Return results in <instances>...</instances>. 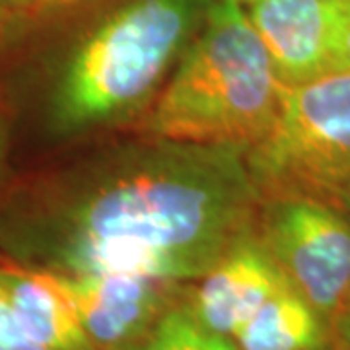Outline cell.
Segmentation results:
<instances>
[{
    "label": "cell",
    "instance_id": "obj_1",
    "mask_svg": "<svg viewBox=\"0 0 350 350\" xmlns=\"http://www.w3.org/2000/svg\"><path fill=\"white\" fill-rule=\"evenodd\" d=\"M255 191L239 148L170 142L92 187L2 216L0 250L45 273L200 280L247 236Z\"/></svg>",
    "mask_w": 350,
    "mask_h": 350
},
{
    "label": "cell",
    "instance_id": "obj_2",
    "mask_svg": "<svg viewBox=\"0 0 350 350\" xmlns=\"http://www.w3.org/2000/svg\"><path fill=\"white\" fill-rule=\"evenodd\" d=\"M284 84L243 0H211L199 38L152 109V137L197 146H253L275 125Z\"/></svg>",
    "mask_w": 350,
    "mask_h": 350
},
{
    "label": "cell",
    "instance_id": "obj_3",
    "mask_svg": "<svg viewBox=\"0 0 350 350\" xmlns=\"http://www.w3.org/2000/svg\"><path fill=\"white\" fill-rule=\"evenodd\" d=\"M211 0H131L88 36L53 92L59 129L105 121L137 105L187 43Z\"/></svg>",
    "mask_w": 350,
    "mask_h": 350
},
{
    "label": "cell",
    "instance_id": "obj_4",
    "mask_svg": "<svg viewBox=\"0 0 350 350\" xmlns=\"http://www.w3.org/2000/svg\"><path fill=\"white\" fill-rule=\"evenodd\" d=\"M255 187L331 200L350 185V70L284 86L273 129L251 146Z\"/></svg>",
    "mask_w": 350,
    "mask_h": 350
},
{
    "label": "cell",
    "instance_id": "obj_5",
    "mask_svg": "<svg viewBox=\"0 0 350 350\" xmlns=\"http://www.w3.org/2000/svg\"><path fill=\"white\" fill-rule=\"evenodd\" d=\"M261 243L288 282L331 321L350 301V216L312 195L273 197Z\"/></svg>",
    "mask_w": 350,
    "mask_h": 350
},
{
    "label": "cell",
    "instance_id": "obj_6",
    "mask_svg": "<svg viewBox=\"0 0 350 350\" xmlns=\"http://www.w3.org/2000/svg\"><path fill=\"white\" fill-rule=\"evenodd\" d=\"M98 350H133L175 306L177 282L129 273H45Z\"/></svg>",
    "mask_w": 350,
    "mask_h": 350
},
{
    "label": "cell",
    "instance_id": "obj_7",
    "mask_svg": "<svg viewBox=\"0 0 350 350\" xmlns=\"http://www.w3.org/2000/svg\"><path fill=\"white\" fill-rule=\"evenodd\" d=\"M284 86L335 70L350 0H243Z\"/></svg>",
    "mask_w": 350,
    "mask_h": 350
},
{
    "label": "cell",
    "instance_id": "obj_8",
    "mask_svg": "<svg viewBox=\"0 0 350 350\" xmlns=\"http://www.w3.org/2000/svg\"><path fill=\"white\" fill-rule=\"evenodd\" d=\"M284 284L286 275L267 247L245 236L200 278L189 306L206 329L234 338L265 300Z\"/></svg>",
    "mask_w": 350,
    "mask_h": 350
},
{
    "label": "cell",
    "instance_id": "obj_9",
    "mask_svg": "<svg viewBox=\"0 0 350 350\" xmlns=\"http://www.w3.org/2000/svg\"><path fill=\"white\" fill-rule=\"evenodd\" d=\"M0 286L22 325L45 350H98L49 278L16 262H0Z\"/></svg>",
    "mask_w": 350,
    "mask_h": 350
},
{
    "label": "cell",
    "instance_id": "obj_10",
    "mask_svg": "<svg viewBox=\"0 0 350 350\" xmlns=\"http://www.w3.org/2000/svg\"><path fill=\"white\" fill-rule=\"evenodd\" d=\"M239 350H331L329 321L290 282L234 335Z\"/></svg>",
    "mask_w": 350,
    "mask_h": 350
},
{
    "label": "cell",
    "instance_id": "obj_11",
    "mask_svg": "<svg viewBox=\"0 0 350 350\" xmlns=\"http://www.w3.org/2000/svg\"><path fill=\"white\" fill-rule=\"evenodd\" d=\"M133 350H239L234 338L218 335L200 323L189 301L163 313L142 342Z\"/></svg>",
    "mask_w": 350,
    "mask_h": 350
},
{
    "label": "cell",
    "instance_id": "obj_12",
    "mask_svg": "<svg viewBox=\"0 0 350 350\" xmlns=\"http://www.w3.org/2000/svg\"><path fill=\"white\" fill-rule=\"evenodd\" d=\"M0 350H45L31 337L0 286Z\"/></svg>",
    "mask_w": 350,
    "mask_h": 350
},
{
    "label": "cell",
    "instance_id": "obj_13",
    "mask_svg": "<svg viewBox=\"0 0 350 350\" xmlns=\"http://www.w3.org/2000/svg\"><path fill=\"white\" fill-rule=\"evenodd\" d=\"M331 350H350V301L329 321Z\"/></svg>",
    "mask_w": 350,
    "mask_h": 350
},
{
    "label": "cell",
    "instance_id": "obj_14",
    "mask_svg": "<svg viewBox=\"0 0 350 350\" xmlns=\"http://www.w3.org/2000/svg\"><path fill=\"white\" fill-rule=\"evenodd\" d=\"M335 68H349L350 70V22L338 43L337 57H335Z\"/></svg>",
    "mask_w": 350,
    "mask_h": 350
},
{
    "label": "cell",
    "instance_id": "obj_15",
    "mask_svg": "<svg viewBox=\"0 0 350 350\" xmlns=\"http://www.w3.org/2000/svg\"><path fill=\"white\" fill-rule=\"evenodd\" d=\"M45 0H0V10H41Z\"/></svg>",
    "mask_w": 350,
    "mask_h": 350
},
{
    "label": "cell",
    "instance_id": "obj_16",
    "mask_svg": "<svg viewBox=\"0 0 350 350\" xmlns=\"http://www.w3.org/2000/svg\"><path fill=\"white\" fill-rule=\"evenodd\" d=\"M329 202H333V204H337L340 211H345V213L350 216V185L349 187L340 189L338 193H335Z\"/></svg>",
    "mask_w": 350,
    "mask_h": 350
},
{
    "label": "cell",
    "instance_id": "obj_17",
    "mask_svg": "<svg viewBox=\"0 0 350 350\" xmlns=\"http://www.w3.org/2000/svg\"><path fill=\"white\" fill-rule=\"evenodd\" d=\"M4 148H6V131H4L2 119H0V163H2V158H4Z\"/></svg>",
    "mask_w": 350,
    "mask_h": 350
},
{
    "label": "cell",
    "instance_id": "obj_18",
    "mask_svg": "<svg viewBox=\"0 0 350 350\" xmlns=\"http://www.w3.org/2000/svg\"><path fill=\"white\" fill-rule=\"evenodd\" d=\"M66 2H70V0H45L43 2V6H41V10H47V8H57V6H63Z\"/></svg>",
    "mask_w": 350,
    "mask_h": 350
}]
</instances>
